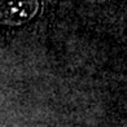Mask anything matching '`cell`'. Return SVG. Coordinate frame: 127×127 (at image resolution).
Listing matches in <instances>:
<instances>
[{
  "label": "cell",
  "mask_w": 127,
  "mask_h": 127,
  "mask_svg": "<svg viewBox=\"0 0 127 127\" xmlns=\"http://www.w3.org/2000/svg\"><path fill=\"white\" fill-rule=\"evenodd\" d=\"M38 0H3L0 3V22L20 25L38 12Z\"/></svg>",
  "instance_id": "6da1fadb"
}]
</instances>
